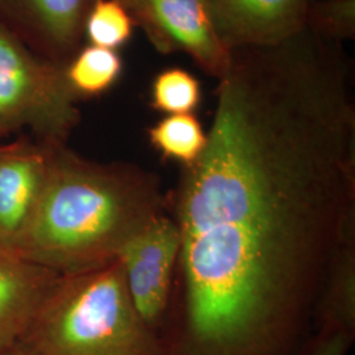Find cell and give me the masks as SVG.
I'll return each mask as SVG.
<instances>
[{
  "mask_svg": "<svg viewBox=\"0 0 355 355\" xmlns=\"http://www.w3.org/2000/svg\"><path fill=\"white\" fill-rule=\"evenodd\" d=\"M129 12L159 53H184L217 79L228 70L232 49L220 37L204 0H139Z\"/></svg>",
  "mask_w": 355,
  "mask_h": 355,
  "instance_id": "5",
  "label": "cell"
},
{
  "mask_svg": "<svg viewBox=\"0 0 355 355\" xmlns=\"http://www.w3.org/2000/svg\"><path fill=\"white\" fill-rule=\"evenodd\" d=\"M0 355H35L32 354L31 352H28L26 347H23L21 345H16V346H13L11 349H8V350H6V352H1Z\"/></svg>",
  "mask_w": 355,
  "mask_h": 355,
  "instance_id": "18",
  "label": "cell"
},
{
  "mask_svg": "<svg viewBox=\"0 0 355 355\" xmlns=\"http://www.w3.org/2000/svg\"><path fill=\"white\" fill-rule=\"evenodd\" d=\"M54 144L19 140L0 146V248L11 250L44 190Z\"/></svg>",
  "mask_w": 355,
  "mask_h": 355,
  "instance_id": "8",
  "label": "cell"
},
{
  "mask_svg": "<svg viewBox=\"0 0 355 355\" xmlns=\"http://www.w3.org/2000/svg\"><path fill=\"white\" fill-rule=\"evenodd\" d=\"M318 329H338L355 334V233L337 255L324 293Z\"/></svg>",
  "mask_w": 355,
  "mask_h": 355,
  "instance_id": "11",
  "label": "cell"
},
{
  "mask_svg": "<svg viewBox=\"0 0 355 355\" xmlns=\"http://www.w3.org/2000/svg\"><path fill=\"white\" fill-rule=\"evenodd\" d=\"M165 212L157 174L127 162H95L54 144L37 207L11 252L60 274L87 271L117 259Z\"/></svg>",
  "mask_w": 355,
  "mask_h": 355,
  "instance_id": "2",
  "label": "cell"
},
{
  "mask_svg": "<svg viewBox=\"0 0 355 355\" xmlns=\"http://www.w3.org/2000/svg\"><path fill=\"white\" fill-rule=\"evenodd\" d=\"M341 45L304 28L232 51L207 146L166 192L179 254L165 355H302L355 233V105Z\"/></svg>",
  "mask_w": 355,
  "mask_h": 355,
  "instance_id": "1",
  "label": "cell"
},
{
  "mask_svg": "<svg viewBox=\"0 0 355 355\" xmlns=\"http://www.w3.org/2000/svg\"><path fill=\"white\" fill-rule=\"evenodd\" d=\"M223 41L233 49L277 45L305 28L313 0H204Z\"/></svg>",
  "mask_w": 355,
  "mask_h": 355,
  "instance_id": "9",
  "label": "cell"
},
{
  "mask_svg": "<svg viewBox=\"0 0 355 355\" xmlns=\"http://www.w3.org/2000/svg\"><path fill=\"white\" fill-rule=\"evenodd\" d=\"M66 79L76 98L102 96L123 76L124 61L120 53L95 45H83L67 62Z\"/></svg>",
  "mask_w": 355,
  "mask_h": 355,
  "instance_id": "12",
  "label": "cell"
},
{
  "mask_svg": "<svg viewBox=\"0 0 355 355\" xmlns=\"http://www.w3.org/2000/svg\"><path fill=\"white\" fill-rule=\"evenodd\" d=\"M96 0H0V21L40 55L67 64L83 45Z\"/></svg>",
  "mask_w": 355,
  "mask_h": 355,
  "instance_id": "7",
  "label": "cell"
},
{
  "mask_svg": "<svg viewBox=\"0 0 355 355\" xmlns=\"http://www.w3.org/2000/svg\"><path fill=\"white\" fill-rule=\"evenodd\" d=\"M64 67L32 51L0 21V139L29 128L37 141L66 144L80 111Z\"/></svg>",
  "mask_w": 355,
  "mask_h": 355,
  "instance_id": "4",
  "label": "cell"
},
{
  "mask_svg": "<svg viewBox=\"0 0 355 355\" xmlns=\"http://www.w3.org/2000/svg\"><path fill=\"white\" fill-rule=\"evenodd\" d=\"M17 345L35 355H165L130 300L119 258L62 274Z\"/></svg>",
  "mask_w": 355,
  "mask_h": 355,
  "instance_id": "3",
  "label": "cell"
},
{
  "mask_svg": "<svg viewBox=\"0 0 355 355\" xmlns=\"http://www.w3.org/2000/svg\"><path fill=\"white\" fill-rule=\"evenodd\" d=\"M146 136L162 159L174 161L182 167L195 164L208 141L207 132L195 114H167L146 129Z\"/></svg>",
  "mask_w": 355,
  "mask_h": 355,
  "instance_id": "13",
  "label": "cell"
},
{
  "mask_svg": "<svg viewBox=\"0 0 355 355\" xmlns=\"http://www.w3.org/2000/svg\"><path fill=\"white\" fill-rule=\"evenodd\" d=\"M135 20L119 0H96L85 23V40L89 45L117 51L127 45L135 33Z\"/></svg>",
  "mask_w": 355,
  "mask_h": 355,
  "instance_id": "15",
  "label": "cell"
},
{
  "mask_svg": "<svg viewBox=\"0 0 355 355\" xmlns=\"http://www.w3.org/2000/svg\"><path fill=\"white\" fill-rule=\"evenodd\" d=\"M354 333L318 329L305 345L302 355H346L354 343Z\"/></svg>",
  "mask_w": 355,
  "mask_h": 355,
  "instance_id": "17",
  "label": "cell"
},
{
  "mask_svg": "<svg viewBox=\"0 0 355 355\" xmlns=\"http://www.w3.org/2000/svg\"><path fill=\"white\" fill-rule=\"evenodd\" d=\"M179 232L167 212L157 216L119 255L139 316L159 337L179 254Z\"/></svg>",
  "mask_w": 355,
  "mask_h": 355,
  "instance_id": "6",
  "label": "cell"
},
{
  "mask_svg": "<svg viewBox=\"0 0 355 355\" xmlns=\"http://www.w3.org/2000/svg\"><path fill=\"white\" fill-rule=\"evenodd\" d=\"M202 99V82L183 67H167L153 79L150 107L159 114H195Z\"/></svg>",
  "mask_w": 355,
  "mask_h": 355,
  "instance_id": "14",
  "label": "cell"
},
{
  "mask_svg": "<svg viewBox=\"0 0 355 355\" xmlns=\"http://www.w3.org/2000/svg\"><path fill=\"white\" fill-rule=\"evenodd\" d=\"M120 3H123L125 7H127L128 10H130L139 0H119Z\"/></svg>",
  "mask_w": 355,
  "mask_h": 355,
  "instance_id": "19",
  "label": "cell"
},
{
  "mask_svg": "<svg viewBox=\"0 0 355 355\" xmlns=\"http://www.w3.org/2000/svg\"><path fill=\"white\" fill-rule=\"evenodd\" d=\"M61 275L0 248V353L20 343Z\"/></svg>",
  "mask_w": 355,
  "mask_h": 355,
  "instance_id": "10",
  "label": "cell"
},
{
  "mask_svg": "<svg viewBox=\"0 0 355 355\" xmlns=\"http://www.w3.org/2000/svg\"><path fill=\"white\" fill-rule=\"evenodd\" d=\"M305 28L333 42L355 38V0H313Z\"/></svg>",
  "mask_w": 355,
  "mask_h": 355,
  "instance_id": "16",
  "label": "cell"
}]
</instances>
